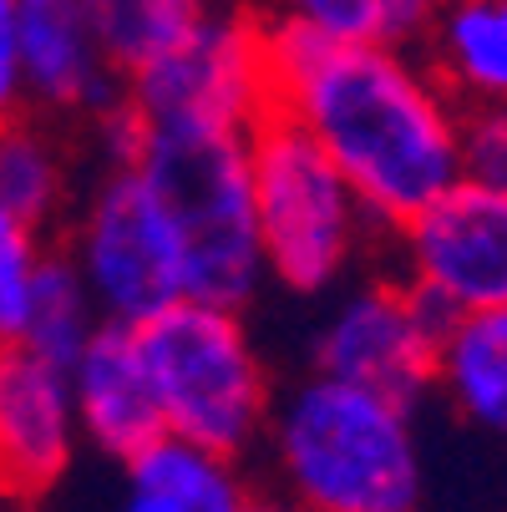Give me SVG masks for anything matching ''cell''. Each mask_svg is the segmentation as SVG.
I'll return each mask as SVG.
<instances>
[{"instance_id": "obj_1", "label": "cell", "mask_w": 507, "mask_h": 512, "mask_svg": "<svg viewBox=\"0 0 507 512\" xmlns=\"http://www.w3.org/2000/svg\"><path fill=\"white\" fill-rule=\"evenodd\" d=\"M274 107L295 117L391 234L457 183L462 102L421 46L330 41L269 16Z\"/></svg>"}, {"instance_id": "obj_2", "label": "cell", "mask_w": 507, "mask_h": 512, "mask_svg": "<svg viewBox=\"0 0 507 512\" xmlns=\"http://www.w3.org/2000/svg\"><path fill=\"white\" fill-rule=\"evenodd\" d=\"M416 401L325 371L279 381L259 436V487L305 512H421L426 452Z\"/></svg>"}, {"instance_id": "obj_3", "label": "cell", "mask_w": 507, "mask_h": 512, "mask_svg": "<svg viewBox=\"0 0 507 512\" xmlns=\"http://www.w3.org/2000/svg\"><path fill=\"white\" fill-rule=\"evenodd\" d=\"M82 137L92 163H137L153 178L183 239L193 300L249 310L264 295L269 274L254 229L249 137L153 132V127H137L122 107Z\"/></svg>"}, {"instance_id": "obj_4", "label": "cell", "mask_w": 507, "mask_h": 512, "mask_svg": "<svg viewBox=\"0 0 507 512\" xmlns=\"http://www.w3.org/2000/svg\"><path fill=\"white\" fill-rule=\"evenodd\" d=\"M249 188L264 274L279 295L315 305L360 269L381 264L386 229L330 153L279 107H269L249 132Z\"/></svg>"}, {"instance_id": "obj_5", "label": "cell", "mask_w": 507, "mask_h": 512, "mask_svg": "<svg viewBox=\"0 0 507 512\" xmlns=\"http://www.w3.org/2000/svg\"><path fill=\"white\" fill-rule=\"evenodd\" d=\"M132 330L163 431L254 462L279 376L249 325V310L183 295Z\"/></svg>"}, {"instance_id": "obj_6", "label": "cell", "mask_w": 507, "mask_h": 512, "mask_svg": "<svg viewBox=\"0 0 507 512\" xmlns=\"http://www.w3.org/2000/svg\"><path fill=\"white\" fill-rule=\"evenodd\" d=\"M269 107V11L249 0H213L173 46L127 71L122 97L137 127L224 137H249Z\"/></svg>"}, {"instance_id": "obj_7", "label": "cell", "mask_w": 507, "mask_h": 512, "mask_svg": "<svg viewBox=\"0 0 507 512\" xmlns=\"http://www.w3.org/2000/svg\"><path fill=\"white\" fill-rule=\"evenodd\" d=\"M56 244L87 279L102 320L142 325L188 295L178 224L137 163H92Z\"/></svg>"}, {"instance_id": "obj_8", "label": "cell", "mask_w": 507, "mask_h": 512, "mask_svg": "<svg viewBox=\"0 0 507 512\" xmlns=\"http://www.w3.org/2000/svg\"><path fill=\"white\" fill-rule=\"evenodd\" d=\"M315 305L320 315L305 335L310 371L371 386V391H386L416 406L431 396L447 320L396 269L371 264Z\"/></svg>"}, {"instance_id": "obj_9", "label": "cell", "mask_w": 507, "mask_h": 512, "mask_svg": "<svg viewBox=\"0 0 507 512\" xmlns=\"http://www.w3.org/2000/svg\"><path fill=\"white\" fill-rule=\"evenodd\" d=\"M386 269H396L442 320L507 305V193L452 183L406 224L386 234Z\"/></svg>"}, {"instance_id": "obj_10", "label": "cell", "mask_w": 507, "mask_h": 512, "mask_svg": "<svg viewBox=\"0 0 507 512\" xmlns=\"http://www.w3.org/2000/svg\"><path fill=\"white\" fill-rule=\"evenodd\" d=\"M71 371L26 340H0V497L41 507L82 457Z\"/></svg>"}, {"instance_id": "obj_11", "label": "cell", "mask_w": 507, "mask_h": 512, "mask_svg": "<svg viewBox=\"0 0 507 512\" xmlns=\"http://www.w3.org/2000/svg\"><path fill=\"white\" fill-rule=\"evenodd\" d=\"M21 92L31 112L92 132L122 107L127 71L77 0H21Z\"/></svg>"}, {"instance_id": "obj_12", "label": "cell", "mask_w": 507, "mask_h": 512, "mask_svg": "<svg viewBox=\"0 0 507 512\" xmlns=\"http://www.w3.org/2000/svg\"><path fill=\"white\" fill-rule=\"evenodd\" d=\"M66 371H71V396H77L82 442L97 457L122 467L132 452L163 436V416H158L132 325L102 320L92 340L66 360Z\"/></svg>"}, {"instance_id": "obj_13", "label": "cell", "mask_w": 507, "mask_h": 512, "mask_svg": "<svg viewBox=\"0 0 507 512\" xmlns=\"http://www.w3.org/2000/svg\"><path fill=\"white\" fill-rule=\"evenodd\" d=\"M259 477L249 462L213 447L158 436L122 462V487L112 512H244Z\"/></svg>"}, {"instance_id": "obj_14", "label": "cell", "mask_w": 507, "mask_h": 512, "mask_svg": "<svg viewBox=\"0 0 507 512\" xmlns=\"http://www.w3.org/2000/svg\"><path fill=\"white\" fill-rule=\"evenodd\" d=\"M77 193H82L77 132L31 107L0 117V208L56 239Z\"/></svg>"}, {"instance_id": "obj_15", "label": "cell", "mask_w": 507, "mask_h": 512, "mask_svg": "<svg viewBox=\"0 0 507 512\" xmlns=\"http://www.w3.org/2000/svg\"><path fill=\"white\" fill-rule=\"evenodd\" d=\"M431 396L462 426L507 442V305L447 320Z\"/></svg>"}, {"instance_id": "obj_16", "label": "cell", "mask_w": 507, "mask_h": 512, "mask_svg": "<svg viewBox=\"0 0 507 512\" xmlns=\"http://www.w3.org/2000/svg\"><path fill=\"white\" fill-rule=\"evenodd\" d=\"M421 51L462 107L507 102V0H442Z\"/></svg>"}, {"instance_id": "obj_17", "label": "cell", "mask_w": 507, "mask_h": 512, "mask_svg": "<svg viewBox=\"0 0 507 512\" xmlns=\"http://www.w3.org/2000/svg\"><path fill=\"white\" fill-rule=\"evenodd\" d=\"M442 0H264L274 21L305 26L330 41H391L421 46Z\"/></svg>"}, {"instance_id": "obj_18", "label": "cell", "mask_w": 507, "mask_h": 512, "mask_svg": "<svg viewBox=\"0 0 507 512\" xmlns=\"http://www.w3.org/2000/svg\"><path fill=\"white\" fill-rule=\"evenodd\" d=\"M97 325H102V310H97V300H92L87 279L77 274V264L66 259V249H61V244H51L21 340H26V345H36L41 355H51V360H61V365H66L71 355H77V350L92 340V330H97Z\"/></svg>"}, {"instance_id": "obj_19", "label": "cell", "mask_w": 507, "mask_h": 512, "mask_svg": "<svg viewBox=\"0 0 507 512\" xmlns=\"http://www.w3.org/2000/svg\"><path fill=\"white\" fill-rule=\"evenodd\" d=\"M77 6L87 11V21L97 26L117 66L132 71L163 46H173L213 0H77Z\"/></svg>"}, {"instance_id": "obj_20", "label": "cell", "mask_w": 507, "mask_h": 512, "mask_svg": "<svg viewBox=\"0 0 507 512\" xmlns=\"http://www.w3.org/2000/svg\"><path fill=\"white\" fill-rule=\"evenodd\" d=\"M51 244H56L51 234L0 208V340H21Z\"/></svg>"}, {"instance_id": "obj_21", "label": "cell", "mask_w": 507, "mask_h": 512, "mask_svg": "<svg viewBox=\"0 0 507 512\" xmlns=\"http://www.w3.org/2000/svg\"><path fill=\"white\" fill-rule=\"evenodd\" d=\"M457 178L507 193V102H472L462 107L457 132Z\"/></svg>"}, {"instance_id": "obj_22", "label": "cell", "mask_w": 507, "mask_h": 512, "mask_svg": "<svg viewBox=\"0 0 507 512\" xmlns=\"http://www.w3.org/2000/svg\"><path fill=\"white\" fill-rule=\"evenodd\" d=\"M26 107L21 92V0H0V117Z\"/></svg>"}, {"instance_id": "obj_23", "label": "cell", "mask_w": 507, "mask_h": 512, "mask_svg": "<svg viewBox=\"0 0 507 512\" xmlns=\"http://www.w3.org/2000/svg\"><path fill=\"white\" fill-rule=\"evenodd\" d=\"M244 512H305V507H295V502H284L279 492H269V487H254V497H249V507Z\"/></svg>"}]
</instances>
